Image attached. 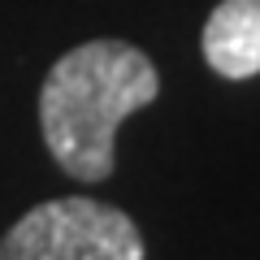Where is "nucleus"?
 <instances>
[{
    "label": "nucleus",
    "mask_w": 260,
    "mask_h": 260,
    "mask_svg": "<svg viewBox=\"0 0 260 260\" xmlns=\"http://www.w3.org/2000/svg\"><path fill=\"white\" fill-rule=\"evenodd\" d=\"M204 61L213 74L243 83L260 74V0H221L204 22Z\"/></svg>",
    "instance_id": "7ed1b4c3"
},
{
    "label": "nucleus",
    "mask_w": 260,
    "mask_h": 260,
    "mask_svg": "<svg viewBox=\"0 0 260 260\" xmlns=\"http://www.w3.org/2000/svg\"><path fill=\"white\" fill-rule=\"evenodd\" d=\"M0 260H143V234L121 208L91 195H61L9 225Z\"/></svg>",
    "instance_id": "f03ea898"
},
{
    "label": "nucleus",
    "mask_w": 260,
    "mask_h": 260,
    "mask_svg": "<svg viewBox=\"0 0 260 260\" xmlns=\"http://www.w3.org/2000/svg\"><path fill=\"white\" fill-rule=\"evenodd\" d=\"M160 95V74L126 39H87L48 70L39 130L52 160L78 182H104L117 165V130Z\"/></svg>",
    "instance_id": "f257e3e1"
}]
</instances>
